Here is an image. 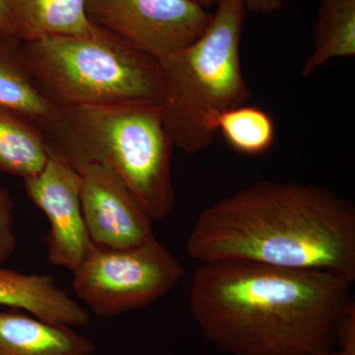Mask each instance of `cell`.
Listing matches in <instances>:
<instances>
[{
    "label": "cell",
    "mask_w": 355,
    "mask_h": 355,
    "mask_svg": "<svg viewBox=\"0 0 355 355\" xmlns=\"http://www.w3.org/2000/svg\"><path fill=\"white\" fill-rule=\"evenodd\" d=\"M14 202L10 193L0 184V265L12 258L18 246L15 234Z\"/></svg>",
    "instance_id": "obj_17"
},
{
    "label": "cell",
    "mask_w": 355,
    "mask_h": 355,
    "mask_svg": "<svg viewBox=\"0 0 355 355\" xmlns=\"http://www.w3.org/2000/svg\"><path fill=\"white\" fill-rule=\"evenodd\" d=\"M93 25L160 58L196 41L214 14L191 0H86Z\"/></svg>",
    "instance_id": "obj_7"
},
{
    "label": "cell",
    "mask_w": 355,
    "mask_h": 355,
    "mask_svg": "<svg viewBox=\"0 0 355 355\" xmlns=\"http://www.w3.org/2000/svg\"><path fill=\"white\" fill-rule=\"evenodd\" d=\"M48 160L43 140L31 121L0 108V170L25 180L38 174Z\"/></svg>",
    "instance_id": "obj_15"
},
{
    "label": "cell",
    "mask_w": 355,
    "mask_h": 355,
    "mask_svg": "<svg viewBox=\"0 0 355 355\" xmlns=\"http://www.w3.org/2000/svg\"><path fill=\"white\" fill-rule=\"evenodd\" d=\"M0 306L21 311L48 323L79 328L90 313L51 275L24 273L0 265Z\"/></svg>",
    "instance_id": "obj_10"
},
{
    "label": "cell",
    "mask_w": 355,
    "mask_h": 355,
    "mask_svg": "<svg viewBox=\"0 0 355 355\" xmlns=\"http://www.w3.org/2000/svg\"><path fill=\"white\" fill-rule=\"evenodd\" d=\"M245 4L250 12L272 14L282 9L284 0H245Z\"/></svg>",
    "instance_id": "obj_19"
},
{
    "label": "cell",
    "mask_w": 355,
    "mask_h": 355,
    "mask_svg": "<svg viewBox=\"0 0 355 355\" xmlns=\"http://www.w3.org/2000/svg\"><path fill=\"white\" fill-rule=\"evenodd\" d=\"M0 25H1L2 29H3L7 36L16 38L15 35H14L12 24H11L10 16H9L6 0H0Z\"/></svg>",
    "instance_id": "obj_20"
},
{
    "label": "cell",
    "mask_w": 355,
    "mask_h": 355,
    "mask_svg": "<svg viewBox=\"0 0 355 355\" xmlns=\"http://www.w3.org/2000/svg\"><path fill=\"white\" fill-rule=\"evenodd\" d=\"M200 263L237 261L355 280V207L326 187L258 181L200 212L187 241Z\"/></svg>",
    "instance_id": "obj_2"
},
{
    "label": "cell",
    "mask_w": 355,
    "mask_h": 355,
    "mask_svg": "<svg viewBox=\"0 0 355 355\" xmlns=\"http://www.w3.org/2000/svg\"><path fill=\"white\" fill-rule=\"evenodd\" d=\"M14 35L22 43L53 37L86 36L95 29L86 0H6Z\"/></svg>",
    "instance_id": "obj_12"
},
{
    "label": "cell",
    "mask_w": 355,
    "mask_h": 355,
    "mask_svg": "<svg viewBox=\"0 0 355 355\" xmlns=\"http://www.w3.org/2000/svg\"><path fill=\"white\" fill-rule=\"evenodd\" d=\"M191 1L195 2L202 8L207 9L209 7L216 6L219 0H191Z\"/></svg>",
    "instance_id": "obj_21"
},
{
    "label": "cell",
    "mask_w": 355,
    "mask_h": 355,
    "mask_svg": "<svg viewBox=\"0 0 355 355\" xmlns=\"http://www.w3.org/2000/svg\"><path fill=\"white\" fill-rule=\"evenodd\" d=\"M216 130L233 150L244 155H261L272 148L275 140L272 116L259 107L246 104L223 112L217 119Z\"/></svg>",
    "instance_id": "obj_16"
},
{
    "label": "cell",
    "mask_w": 355,
    "mask_h": 355,
    "mask_svg": "<svg viewBox=\"0 0 355 355\" xmlns=\"http://www.w3.org/2000/svg\"><path fill=\"white\" fill-rule=\"evenodd\" d=\"M80 184L76 170L51 157L38 174L24 180L26 193L48 219L49 261L71 272L93 246L83 218Z\"/></svg>",
    "instance_id": "obj_8"
},
{
    "label": "cell",
    "mask_w": 355,
    "mask_h": 355,
    "mask_svg": "<svg viewBox=\"0 0 355 355\" xmlns=\"http://www.w3.org/2000/svg\"><path fill=\"white\" fill-rule=\"evenodd\" d=\"M96 345L73 328L17 310L0 312V355H93Z\"/></svg>",
    "instance_id": "obj_11"
},
{
    "label": "cell",
    "mask_w": 355,
    "mask_h": 355,
    "mask_svg": "<svg viewBox=\"0 0 355 355\" xmlns=\"http://www.w3.org/2000/svg\"><path fill=\"white\" fill-rule=\"evenodd\" d=\"M355 55V0H321L314 49L305 60L302 76H312L335 58Z\"/></svg>",
    "instance_id": "obj_14"
},
{
    "label": "cell",
    "mask_w": 355,
    "mask_h": 355,
    "mask_svg": "<svg viewBox=\"0 0 355 355\" xmlns=\"http://www.w3.org/2000/svg\"><path fill=\"white\" fill-rule=\"evenodd\" d=\"M49 157L78 171L106 166L127 184L153 221L176 205L172 140L160 103H128L60 109L38 128Z\"/></svg>",
    "instance_id": "obj_3"
},
{
    "label": "cell",
    "mask_w": 355,
    "mask_h": 355,
    "mask_svg": "<svg viewBox=\"0 0 355 355\" xmlns=\"http://www.w3.org/2000/svg\"><path fill=\"white\" fill-rule=\"evenodd\" d=\"M338 275L237 261L200 263L189 309L202 336L232 355H324L355 306Z\"/></svg>",
    "instance_id": "obj_1"
},
{
    "label": "cell",
    "mask_w": 355,
    "mask_h": 355,
    "mask_svg": "<svg viewBox=\"0 0 355 355\" xmlns=\"http://www.w3.org/2000/svg\"><path fill=\"white\" fill-rule=\"evenodd\" d=\"M19 51L33 83L58 109L160 103L158 58L98 26L86 36L20 42Z\"/></svg>",
    "instance_id": "obj_5"
},
{
    "label": "cell",
    "mask_w": 355,
    "mask_h": 355,
    "mask_svg": "<svg viewBox=\"0 0 355 355\" xmlns=\"http://www.w3.org/2000/svg\"><path fill=\"white\" fill-rule=\"evenodd\" d=\"M246 12L245 0H219L196 41L158 58L166 128L184 153L205 151L216 137L218 116L250 99L241 62Z\"/></svg>",
    "instance_id": "obj_4"
},
{
    "label": "cell",
    "mask_w": 355,
    "mask_h": 355,
    "mask_svg": "<svg viewBox=\"0 0 355 355\" xmlns=\"http://www.w3.org/2000/svg\"><path fill=\"white\" fill-rule=\"evenodd\" d=\"M77 172L83 218L93 244L128 249L154 237L153 219L116 173L98 164Z\"/></svg>",
    "instance_id": "obj_9"
},
{
    "label": "cell",
    "mask_w": 355,
    "mask_h": 355,
    "mask_svg": "<svg viewBox=\"0 0 355 355\" xmlns=\"http://www.w3.org/2000/svg\"><path fill=\"white\" fill-rule=\"evenodd\" d=\"M324 355H355V306L343 321L336 347Z\"/></svg>",
    "instance_id": "obj_18"
},
{
    "label": "cell",
    "mask_w": 355,
    "mask_h": 355,
    "mask_svg": "<svg viewBox=\"0 0 355 355\" xmlns=\"http://www.w3.org/2000/svg\"><path fill=\"white\" fill-rule=\"evenodd\" d=\"M10 38H12V37L7 36L6 33L3 31V29H2L1 25H0V44H1L2 42L6 41V40Z\"/></svg>",
    "instance_id": "obj_22"
},
{
    "label": "cell",
    "mask_w": 355,
    "mask_h": 355,
    "mask_svg": "<svg viewBox=\"0 0 355 355\" xmlns=\"http://www.w3.org/2000/svg\"><path fill=\"white\" fill-rule=\"evenodd\" d=\"M20 41L7 39L0 44V108L10 110L41 128L57 116L51 104L33 83L19 51Z\"/></svg>",
    "instance_id": "obj_13"
},
{
    "label": "cell",
    "mask_w": 355,
    "mask_h": 355,
    "mask_svg": "<svg viewBox=\"0 0 355 355\" xmlns=\"http://www.w3.org/2000/svg\"><path fill=\"white\" fill-rule=\"evenodd\" d=\"M72 273L79 302L97 316L113 318L165 297L183 279L184 268L154 236L128 249L93 244Z\"/></svg>",
    "instance_id": "obj_6"
}]
</instances>
